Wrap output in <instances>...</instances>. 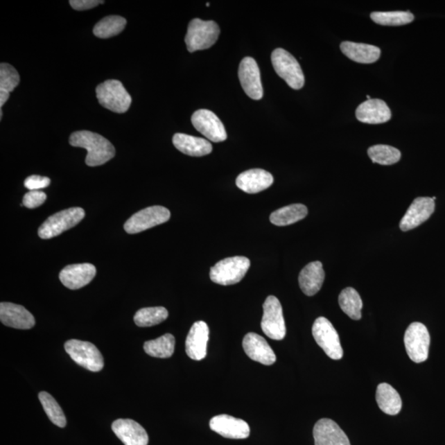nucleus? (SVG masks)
Wrapping results in <instances>:
<instances>
[{
  "mask_svg": "<svg viewBox=\"0 0 445 445\" xmlns=\"http://www.w3.org/2000/svg\"><path fill=\"white\" fill-rule=\"evenodd\" d=\"M126 23L125 19L121 16H107L95 25L94 34L103 39L116 36L124 30Z\"/></svg>",
  "mask_w": 445,
  "mask_h": 445,
  "instance_id": "7c9ffc66",
  "label": "nucleus"
},
{
  "mask_svg": "<svg viewBox=\"0 0 445 445\" xmlns=\"http://www.w3.org/2000/svg\"><path fill=\"white\" fill-rule=\"evenodd\" d=\"M244 351L252 360L270 365L277 361V356L267 341L259 334L250 333L244 337Z\"/></svg>",
  "mask_w": 445,
  "mask_h": 445,
  "instance_id": "412c9836",
  "label": "nucleus"
},
{
  "mask_svg": "<svg viewBox=\"0 0 445 445\" xmlns=\"http://www.w3.org/2000/svg\"><path fill=\"white\" fill-rule=\"evenodd\" d=\"M207 6H209V3H207Z\"/></svg>",
  "mask_w": 445,
  "mask_h": 445,
  "instance_id": "a19ab883",
  "label": "nucleus"
},
{
  "mask_svg": "<svg viewBox=\"0 0 445 445\" xmlns=\"http://www.w3.org/2000/svg\"><path fill=\"white\" fill-rule=\"evenodd\" d=\"M356 116L363 123L382 124L391 119L392 113L383 100L369 99L358 107Z\"/></svg>",
  "mask_w": 445,
  "mask_h": 445,
  "instance_id": "4be33fe9",
  "label": "nucleus"
},
{
  "mask_svg": "<svg viewBox=\"0 0 445 445\" xmlns=\"http://www.w3.org/2000/svg\"><path fill=\"white\" fill-rule=\"evenodd\" d=\"M0 320L12 329L28 330L36 324L33 314L21 305L3 302L0 304Z\"/></svg>",
  "mask_w": 445,
  "mask_h": 445,
  "instance_id": "a211bd4d",
  "label": "nucleus"
},
{
  "mask_svg": "<svg viewBox=\"0 0 445 445\" xmlns=\"http://www.w3.org/2000/svg\"><path fill=\"white\" fill-rule=\"evenodd\" d=\"M339 304L342 311L353 320H360L363 302L359 293L351 287L346 288L339 295Z\"/></svg>",
  "mask_w": 445,
  "mask_h": 445,
  "instance_id": "c85d7f7f",
  "label": "nucleus"
},
{
  "mask_svg": "<svg viewBox=\"0 0 445 445\" xmlns=\"http://www.w3.org/2000/svg\"><path fill=\"white\" fill-rule=\"evenodd\" d=\"M168 312L164 307H151L139 309L134 317L135 324L146 327L161 324L167 320Z\"/></svg>",
  "mask_w": 445,
  "mask_h": 445,
  "instance_id": "2f4dec72",
  "label": "nucleus"
},
{
  "mask_svg": "<svg viewBox=\"0 0 445 445\" xmlns=\"http://www.w3.org/2000/svg\"><path fill=\"white\" fill-rule=\"evenodd\" d=\"M238 78L240 84L248 97L254 100L263 98V89L260 69L254 59L245 58L241 61L238 69Z\"/></svg>",
  "mask_w": 445,
  "mask_h": 445,
  "instance_id": "ddd939ff",
  "label": "nucleus"
},
{
  "mask_svg": "<svg viewBox=\"0 0 445 445\" xmlns=\"http://www.w3.org/2000/svg\"><path fill=\"white\" fill-rule=\"evenodd\" d=\"M273 182L272 174L263 169L255 168L239 174L236 185L246 193L255 194L269 189L273 184Z\"/></svg>",
  "mask_w": 445,
  "mask_h": 445,
  "instance_id": "5701e85b",
  "label": "nucleus"
},
{
  "mask_svg": "<svg viewBox=\"0 0 445 445\" xmlns=\"http://www.w3.org/2000/svg\"><path fill=\"white\" fill-rule=\"evenodd\" d=\"M191 122L194 128L212 142L225 141L227 133L225 125H222L215 113L207 109H200L193 113Z\"/></svg>",
  "mask_w": 445,
  "mask_h": 445,
  "instance_id": "f8f14e48",
  "label": "nucleus"
},
{
  "mask_svg": "<svg viewBox=\"0 0 445 445\" xmlns=\"http://www.w3.org/2000/svg\"><path fill=\"white\" fill-rule=\"evenodd\" d=\"M430 337L428 329L421 322H412L404 335V344L408 355L415 363H422L428 359Z\"/></svg>",
  "mask_w": 445,
  "mask_h": 445,
  "instance_id": "6e6552de",
  "label": "nucleus"
},
{
  "mask_svg": "<svg viewBox=\"0 0 445 445\" xmlns=\"http://www.w3.org/2000/svg\"><path fill=\"white\" fill-rule=\"evenodd\" d=\"M10 93L6 90H0V107H3V105L8 101V99L10 98Z\"/></svg>",
  "mask_w": 445,
  "mask_h": 445,
  "instance_id": "ea45409f",
  "label": "nucleus"
},
{
  "mask_svg": "<svg viewBox=\"0 0 445 445\" xmlns=\"http://www.w3.org/2000/svg\"><path fill=\"white\" fill-rule=\"evenodd\" d=\"M146 354L156 358H169L175 351V338L172 334H165L159 338L148 341L143 344Z\"/></svg>",
  "mask_w": 445,
  "mask_h": 445,
  "instance_id": "c756f323",
  "label": "nucleus"
},
{
  "mask_svg": "<svg viewBox=\"0 0 445 445\" xmlns=\"http://www.w3.org/2000/svg\"><path fill=\"white\" fill-rule=\"evenodd\" d=\"M263 333L270 339L281 341L286 337V326L282 306L277 297L270 295L263 304V317L261 324Z\"/></svg>",
  "mask_w": 445,
  "mask_h": 445,
  "instance_id": "9d476101",
  "label": "nucleus"
},
{
  "mask_svg": "<svg viewBox=\"0 0 445 445\" xmlns=\"http://www.w3.org/2000/svg\"><path fill=\"white\" fill-rule=\"evenodd\" d=\"M308 215V208L302 204H293L274 211L270 220L277 226H286L304 219Z\"/></svg>",
  "mask_w": 445,
  "mask_h": 445,
  "instance_id": "cd10ccee",
  "label": "nucleus"
},
{
  "mask_svg": "<svg viewBox=\"0 0 445 445\" xmlns=\"http://www.w3.org/2000/svg\"><path fill=\"white\" fill-rule=\"evenodd\" d=\"M96 94L103 107L116 113L128 112L132 102L128 91L119 80L105 81L97 87Z\"/></svg>",
  "mask_w": 445,
  "mask_h": 445,
  "instance_id": "20e7f679",
  "label": "nucleus"
},
{
  "mask_svg": "<svg viewBox=\"0 0 445 445\" xmlns=\"http://www.w3.org/2000/svg\"><path fill=\"white\" fill-rule=\"evenodd\" d=\"M341 51L347 58L360 64L376 62L381 55V51L377 46L351 42H342Z\"/></svg>",
  "mask_w": 445,
  "mask_h": 445,
  "instance_id": "a878e982",
  "label": "nucleus"
},
{
  "mask_svg": "<svg viewBox=\"0 0 445 445\" xmlns=\"http://www.w3.org/2000/svg\"><path fill=\"white\" fill-rule=\"evenodd\" d=\"M220 29L213 21L195 19L187 29L185 42L189 52L202 51L211 47L219 38Z\"/></svg>",
  "mask_w": 445,
  "mask_h": 445,
  "instance_id": "f03ea898",
  "label": "nucleus"
},
{
  "mask_svg": "<svg viewBox=\"0 0 445 445\" xmlns=\"http://www.w3.org/2000/svg\"><path fill=\"white\" fill-rule=\"evenodd\" d=\"M313 438L315 445H351L341 427L330 419H321L316 423Z\"/></svg>",
  "mask_w": 445,
  "mask_h": 445,
  "instance_id": "f3484780",
  "label": "nucleus"
},
{
  "mask_svg": "<svg viewBox=\"0 0 445 445\" xmlns=\"http://www.w3.org/2000/svg\"><path fill=\"white\" fill-rule=\"evenodd\" d=\"M69 143L73 147L85 148L88 151L85 163L89 167H97L114 158L116 150L106 138L89 130H80L73 133Z\"/></svg>",
  "mask_w": 445,
  "mask_h": 445,
  "instance_id": "f257e3e1",
  "label": "nucleus"
},
{
  "mask_svg": "<svg viewBox=\"0 0 445 445\" xmlns=\"http://www.w3.org/2000/svg\"><path fill=\"white\" fill-rule=\"evenodd\" d=\"M312 331L313 338L327 356L335 360L342 359L343 350L339 335L329 320L324 317L317 318Z\"/></svg>",
  "mask_w": 445,
  "mask_h": 445,
  "instance_id": "1a4fd4ad",
  "label": "nucleus"
},
{
  "mask_svg": "<svg viewBox=\"0 0 445 445\" xmlns=\"http://www.w3.org/2000/svg\"><path fill=\"white\" fill-rule=\"evenodd\" d=\"M20 82L19 73L12 65L2 63L0 64V90L14 91Z\"/></svg>",
  "mask_w": 445,
  "mask_h": 445,
  "instance_id": "c9c22d12",
  "label": "nucleus"
},
{
  "mask_svg": "<svg viewBox=\"0 0 445 445\" xmlns=\"http://www.w3.org/2000/svg\"><path fill=\"white\" fill-rule=\"evenodd\" d=\"M112 429L125 445H148L147 432L137 421L119 419L112 423Z\"/></svg>",
  "mask_w": 445,
  "mask_h": 445,
  "instance_id": "aec40b11",
  "label": "nucleus"
},
{
  "mask_svg": "<svg viewBox=\"0 0 445 445\" xmlns=\"http://www.w3.org/2000/svg\"><path fill=\"white\" fill-rule=\"evenodd\" d=\"M103 3L104 1H101V0H71L69 1V4H71L73 10L78 11L90 10V8Z\"/></svg>",
  "mask_w": 445,
  "mask_h": 445,
  "instance_id": "58836bf2",
  "label": "nucleus"
},
{
  "mask_svg": "<svg viewBox=\"0 0 445 445\" xmlns=\"http://www.w3.org/2000/svg\"><path fill=\"white\" fill-rule=\"evenodd\" d=\"M375 24L383 26H403L412 23L414 15L408 11L374 12L370 15Z\"/></svg>",
  "mask_w": 445,
  "mask_h": 445,
  "instance_id": "72a5a7b5",
  "label": "nucleus"
},
{
  "mask_svg": "<svg viewBox=\"0 0 445 445\" xmlns=\"http://www.w3.org/2000/svg\"><path fill=\"white\" fill-rule=\"evenodd\" d=\"M173 143L179 151L186 155L202 157L211 154V143L207 139L193 135L177 133L174 134Z\"/></svg>",
  "mask_w": 445,
  "mask_h": 445,
  "instance_id": "393cba45",
  "label": "nucleus"
},
{
  "mask_svg": "<svg viewBox=\"0 0 445 445\" xmlns=\"http://www.w3.org/2000/svg\"><path fill=\"white\" fill-rule=\"evenodd\" d=\"M368 155L373 163L381 165H392L401 159V152L394 147L377 145L370 147Z\"/></svg>",
  "mask_w": 445,
  "mask_h": 445,
  "instance_id": "f704fd0d",
  "label": "nucleus"
},
{
  "mask_svg": "<svg viewBox=\"0 0 445 445\" xmlns=\"http://www.w3.org/2000/svg\"><path fill=\"white\" fill-rule=\"evenodd\" d=\"M97 270L93 264L82 263L67 265L60 273V280L69 290H78L94 280Z\"/></svg>",
  "mask_w": 445,
  "mask_h": 445,
  "instance_id": "dca6fc26",
  "label": "nucleus"
},
{
  "mask_svg": "<svg viewBox=\"0 0 445 445\" xmlns=\"http://www.w3.org/2000/svg\"><path fill=\"white\" fill-rule=\"evenodd\" d=\"M171 213L167 208L155 206L148 207L134 213L125 222V232L134 234L143 232L157 225L164 224L169 220Z\"/></svg>",
  "mask_w": 445,
  "mask_h": 445,
  "instance_id": "9b49d317",
  "label": "nucleus"
},
{
  "mask_svg": "<svg viewBox=\"0 0 445 445\" xmlns=\"http://www.w3.org/2000/svg\"><path fill=\"white\" fill-rule=\"evenodd\" d=\"M250 260L245 256L228 257L211 269L209 277L221 286L234 285L241 281L250 268Z\"/></svg>",
  "mask_w": 445,
  "mask_h": 445,
  "instance_id": "7ed1b4c3",
  "label": "nucleus"
},
{
  "mask_svg": "<svg viewBox=\"0 0 445 445\" xmlns=\"http://www.w3.org/2000/svg\"><path fill=\"white\" fill-rule=\"evenodd\" d=\"M435 208V200L430 198H418L414 200L400 222V229L405 232L417 228L429 219L434 213Z\"/></svg>",
  "mask_w": 445,
  "mask_h": 445,
  "instance_id": "2eb2a0df",
  "label": "nucleus"
},
{
  "mask_svg": "<svg viewBox=\"0 0 445 445\" xmlns=\"http://www.w3.org/2000/svg\"><path fill=\"white\" fill-rule=\"evenodd\" d=\"M38 398L51 421L60 428H64L67 426V418L58 401L46 392H41Z\"/></svg>",
  "mask_w": 445,
  "mask_h": 445,
  "instance_id": "473e14b6",
  "label": "nucleus"
},
{
  "mask_svg": "<svg viewBox=\"0 0 445 445\" xmlns=\"http://www.w3.org/2000/svg\"><path fill=\"white\" fill-rule=\"evenodd\" d=\"M376 400L378 408L387 415H398L403 407L399 392L388 383H381L378 386Z\"/></svg>",
  "mask_w": 445,
  "mask_h": 445,
  "instance_id": "bb28decb",
  "label": "nucleus"
},
{
  "mask_svg": "<svg viewBox=\"0 0 445 445\" xmlns=\"http://www.w3.org/2000/svg\"><path fill=\"white\" fill-rule=\"evenodd\" d=\"M209 330L206 322L199 321L191 326L186 341V352L191 359L202 360L207 354Z\"/></svg>",
  "mask_w": 445,
  "mask_h": 445,
  "instance_id": "6ab92c4d",
  "label": "nucleus"
},
{
  "mask_svg": "<svg viewBox=\"0 0 445 445\" xmlns=\"http://www.w3.org/2000/svg\"><path fill=\"white\" fill-rule=\"evenodd\" d=\"M85 216L84 209L73 207L64 209L50 216L38 229L42 239L58 237L60 234L76 226Z\"/></svg>",
  "mask_w": 445,
  "mask_h": 445,
  "instance_id": "39448f33",
  "label": "nucleus"
},
{
  "mask_svg": "<svg viewBox=\"0 0 445 445\" xmlns=\"http://www.w3.org/2000/svg\"><path fill=\"white\" fill-rule=\"evenodd\" d=\"M325 279V272L320 261H313L299 274V283L304 295L313 296L321 290Z\"/></svg>",
  "mask_w": 445,
  "mask_h": 445,
  "instance_id": "b1692460",
  "label": "nucleus"
},
{
  "mask_svg": "<svg viewBox=\"0 0 445 445\" xmlns=\"http://www.w3.org/2000/svg\"><path fill=\"white\" fill-rule=\"evenodd\" d=\"M64 349L74 362L91 372H99L104 367L101 352L91 342L69 340L65 342Z\"/></svg>",
  "mask_w": 445,
  "mask_h": 445,
  "instance_id": "0eeeda50",
  "label": "nucleus"
},
{
  "mask_svg": "<svg viewBox=\"0 0 445 445\" xmlns=\"http://www.w3.org/2000/svg\"><path fill=\"white\" fill-rule=\"evenodd\" d=\"M51 184V179L47 177L38 175L30 176L26 178L24 186L29 191H40Z\"/></svg>",
  "mask_w": 445,
  "mask_h": 445,
  "instance_id": "4c0bfd02",
  "label": "nucleus"
},
{
  "mask_svg": "<svg viewBox=\"0 0 445 445\" xmlns=\"http://www.w3.org/2000/svg\"><path fill=\"white\" fill-rule=\"evenodd\" d=\"M46 200V194L41 191H29L24 195L23 204L28 209H35L41 207Z\"/></svg>",
  "mask_w": 445,
  "mask_h": 445,
  "instance_id": "e433bc0d",
  "label": "nucleus"
},
{
  "mask_svg": "<svg viewBox=\"0 0 445 445\" xmlns=\"http://www.w3.org/2000/svg\"><path fill=\"white\" fill-rule=\"evenodd\" d=\"M274 71L286 82L291 89L299 90L304 85V76L300 65L290 52L277 48L272 54Z\"/></svg>",
  "mask_w": 445,
  "mask_h": 445,
  "instance_id": "423d86ee",
  "label": "nucleus"
},
{
  "mask_svg": "<svg viewBox=\"0 0 445 445\" xmlns=\"http://www.w3.org/2000/svg\"><path fill=\"white\" fill-rule=\"evenodd\" d=\"M209 426L225 438L243 439L250 437V427L246 421L229 415L213 417L209 421Z\"/></svg>",
  "mask_w": 445,
  "mask_h": 445,
  "instance_id": "4468645a",
  "label": "nucleus"
}]
</instances>
